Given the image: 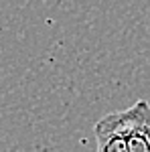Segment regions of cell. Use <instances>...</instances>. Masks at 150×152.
Listing matches in <instances>:
<instances>
[{
	"instance_id": "obj_1",
	"label": "cell",
	"mask_w": 150,
	"mask_h": 152,
	"mask_svg": "<svg viewBox=\"0 0 150 152\" xmlns=\"http://www.w3.org/2000/svg\"><path fill=\"white\" fill-rule=\"evenodd\" d=\"M128 152H150V104L140 99L120 112Z\"/></svg>"
},
{
	"instance_id": "obj_2",
	"label": "cell",
	"mask_w": 150,
	"mask_h": 152,
	"mask_svg": "<svg viewBox=\"0 0 150 152\" xmlns=\"http://www.w3.org/2000/svg\"><path fill=\"white\" fill-rule=\"evenodd\" d=\"M95 152H128L120 112H112L95 124Z\"/></svg>"
}]
</instances>
